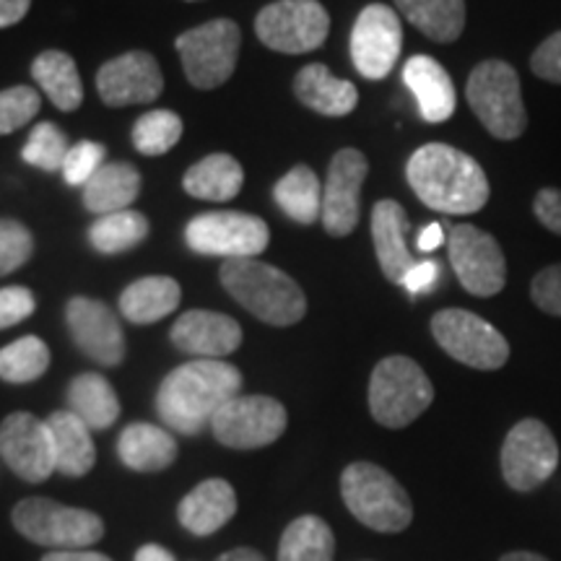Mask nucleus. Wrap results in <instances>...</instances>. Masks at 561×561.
<instances>
[{"instance_id":"obj_1","label":"nucleus","mask_w":561,"mask_h":561,"mask_svg":"<svg viewBox=\"0 0 561 561\" xmlns=\"http://www.w3.org/2000/svg\"><path fill=\"white\" fill-rule=\"evenodd\" d=\"M242 392V375L221 359H195L172 369L159 385L157 411L167 426L195 437L219 409Z\"/></svg>"},{"instance_id":"obj_2","label":"nucleus","mask_w":561,"mask_h":561,"mask_svg":"<svg viewBox=\"0 0 561 561\" xmlns=\"http://www.w3.org/2000/svg\"><path fill=\"white\" fill-rule=\"evenodd\" d=\"M405 180L426 208L450 216L479 214L491 195L479 161L447 144H426L413 151Z\"/></svg>"},{"instance_id":"obj_3","label":"nucleus","mask_w":561,"mask_h":561,"mask_svg":"<svg viewBox=\"0 0 561 561\" xmlns=\"http://www.w3.org/2000/svg\"><path fill=\"white\" fill-rule=\"evenodd\" d=\"M219 278L231 299L268 325L289 328L307 314V297L297 280L257 257L227 261Z\"/></svg>"},{"instance_id":"obj_4","label":"nucleus","mask_w":561,"mask_h":561,"mask_svg":"<svg viewBox=\"0 0 561 561\" xmlns=\"http://www.w3.org/2000/svg\"><path fill=\"white\" fill-rule=\"evenodd\" d=\"M341 496L351 515L377 533H401L413 520L409 491L375 462H351L341 473Z\"/></svg>"},{"instance_id":"obj_5","label":"nucleus","mask_w":561,"mask_h":561,"mask_svg":"<svg viewBox=\"0 0 561 561\" xmlns=\"http://www.w3.org/2000/svg\"><path fill=\"white\" fill-rule=\"evenodd\" d=\"M466 100L473 115L491 136L500 140L520 138L528 128L520 76L504 60H483L471 70L466 83Z\"/></svg>"},{"instance_id":"obj_6","label":"nucleus","mask_w":561,"mask_h":561,"mask_svg":"<svg viewBox=\"0 0 561 561\" xmlns=\"http://www.w3.org/2000/svg\"><path fill=\"white\" fill-rule=\"evenodd\" d=\"M434 403V385L409 356H388L369 377V411L377 424L403 430Z\"/></svg>"},{"instance_id":"obj_7","label":"nucleus","mask_w":561,"mask_h":561,"mask_svg":"<svg viewBox=\"0 0 561 561\" xmlns=\"http://www.w3.org/2000/svg\"><path fill=\"white\" fill-rule=\"evenodd\" d=\"M11 520L26 541L53 551L89 549L104 536V523L96 512L66 507L45 496L21 500L11 512Z\"/></svg>"},{"instance_id":"obj_8","label":"nucleus","mask_w":561,"mask_h":561,"mask_svg":"<svg viewBox=\"0 0 561 561\" xmlns=\"http://www.w3.org/2000/svg\"><path fill=\"white\" fill-rule=\"evenodd\" d=\"M174 47L180 53L187 81L195 89H219L234 73L242 47V32L231 19H214L180 34Z\"/></svg>"},{"instance_id":"obj_9","label":"nucleus","mask_w":561,"mask_h":561,"mask_svg":"<svg viewBox=\"0 0 561 561\" xmlns=\"http://www.w3.org/2000/svg\"><path fill=\"white\" fill-rule=\"evenodd\" d=\"M432 335L447 356L466 367L494 371L510 359V343L491 322L468 310H439L432 318Z\"/></svg>"},{"instance_id":"obj_10","label":"nucleus","mask_w":561,"mask_h":561,"mask_svg":"<svg viewBox=\"0 0 561 561\" xmlns=\"http://www.w3.org/2000/svg\"><path fill=\"white\" fill-rule=\"evenodd\" d=\"M331 32V16L318 0H276L255 19V34L271 50L301 55L318 50Z\"/></svg>"},{"instance_id":"obj_11","label":"nucleus","mask_w":561,"mask_h":561,"mask_svg":"<svg viewBox=\"0 0 561 561\" xmlns=\"http://www.w3.org/2000/svg\"><path fill=\"white\" fill-rule=\"evenodd\" d=\"M185 242L193 252L201 255L227 257V261H242V257H257L268 250L271 231L268 224L257 216L237 214V210H216V214H201L185 227Z\"/></svg>"},{"instance_id":"obj_12","label":"nucleus","mask_w":561,"mask_h":561,"mask_svg":"<svg viewBox=\"0 0 561 561\" xmlns=\"http://www.w3.org/2000/svg\"><path fill=\"white\" fill-rule=\"evenodd\" d=\"M559 468V445L543 421L523 419L502 445V476L510 489L528 494L543 486Z\"/></svg>"},{"instance_id":"obj_13","label":"nucleus","mask_w":561,"mask_h":561,"mask_svg":"<svg viewBox=\"0 0 561 561\" xmlns=\"http://www.w3.org/2000/svg\"><path fill=\"white\" fill-rule=\"evenodd\" d=\"M289 424V413L271 396H237L219 409L210 432L231 450H257L273 445Z\"/></svg>"},{"instance_id":"obj_14","label":"nucleus","mask_w":561,"mask_h":561,"mask_svg":"<svg viewBox=\"0 0 561 561\" xmlns=\"http://www.w3.org/2000/svg\"><path fill=\"white\" fill-rule=\"evenodd\" d=\"M447 252L460 286L473 297H496L507 284V261L489 231L458 224L447 234Z\"/></svg>"},{"instance_id":"obj_15","label":"nucleus","mask_w":561,"mask_h":561,"mask_svg":"<svg viewBox=\"0 0 561 561\" xmlns=\"http://www.w3.org/2000/svg\"><path fill=\"white\" fill-rule=\"evenodd\" d=\"M0 458L21 481L42 483L58 471L55 445L47 421L16 411L0 424Z\"/></svg>"},{"instance_id":"obj_16","label":"nucleus","mask_w":561,"mask_h":561,"mask_svg":"<svg viewBox=\"0 0 561 561\" xmlns=\"http://www.w3.org/2000/svg\"><path fill=\"white\" fill-rule=\"evenodd\" d=\"M403 47L398 13L382 3H371L359 13L351 32V60L364 79L380 81L396 68Z\"/></svg>"},{"instance_id":"obj_17","label":"nucleus","mask_w":561,"mask_h":561,"mask_svg":"<svg viewBox=\"0 0 561 561\" xmlns=\"http://www.w3.org/2000/svg\"><path fill=\"white\" fill-rule=\"evenodd\" d=\"M369 174V161L359 149H341L328 167L322 187V227L331 237H348L359 224V195Z\"/></svg>"},{"instance_id":"obj_18","label":"nucleus","mask_w":561,"mask_h":561,"mask_svg":"<svg viewBox=\"0 0 561 561\" xmlns=\"http://www.w3.org/2000/svg\"><path fill=\"white\" fill-rule=\"evenodd\" d=\"M70 339L100 367H121L125 359V333L117 314L100 299L73 297L66 307Z\"/></svg>"},{"instance_id":"obj_19","label":"nucleus","mask_w":561,"mask_h":561,"mask_svg":"<svg viewBox=\"0 0 561 561\" xmlns=\"http://www.w3.org/2000/svg\"><path fill=\"white\" fill-rule=\"evenodd\" d=\"M164 89V76L151 53L136 50L107 60L96 73V91L107 107L149 104Z\"/></svg>"},{"instance_id":"obj_20","label":"nucleus","mask_w":561,"mask_h":561,"mask_svg":"<svg viewBox=\"0 0 561 561\" xmlns=\"http://www.w3.org/2000/svg\"><path fill=\"white\" fill-rule=\"evenodd\" d=\"M170 339L182 354H191L195 359H224L242 346V325L229 314L191 310L180 314Z\"/></svg>"},{"instance_id":"obj_21","label":"nucleus","mask_w":561,"mask_h":561,"mask_svg":"<svg viewBox=\"0 0 561 561\" xmlns=\"http://www.w3.org/2000/svg\"><path fill=\"white\" fill-rule=\"evenodd\" d=\"M409 214L398 201H377L371 208V240H375L377 263H380L382 276L390 284L403 286L409 273L421 261L409 250Z\"/></svg>"},{"instance_id":"obj_22","label":"nucleus","mask_w":561,"mask_h":561,"mask_svg":"<svg viewBox=\"0 0 561 561\" xmlns=\"http://www.w3.org/2000/svg\"><path fill=\"white\" fill-rule=\"evenodd\" d=\"M403 81L416 96L419 112L426 123H445L455 115L458 100L450 73L430 55H413L403 68Z\"/></svg>"},{"instance_id":"obj_23","label":"nucleus","mask_w":561,"mask_h":561,"mask_svg":"<svg viewBox=\"0 0 561 561\" xmlns=\"http://www.w3.org/2000/svg\"><path fill=\"white\" fill-rule=\"evenodd\" d=\"M237 515V494L229 481L208 479L180 502V525L193 536L206 538L221 530Z\"/></svg>"},{"instance_id":"obj_24","label":"nucleus","mask_w":561,"mask_h":561,"mask_svg":"<svg viewBox=\"0 0 561 561\" xmlns=\"http://www.w3.org/2000/svg\"><path fill=\"white\" fill-rule=\"evenodd\" d=\"M294 94L312 112L325 117H346L359 104V91L351 81L335 79L322 62H310L294 79Z\"/></svg>"},{"instance_id":"obj_25","label":"nucleus","mask_w":561,"mask_h":561,"mask_svg":"<svg viewBox=\"0 0 561 561\" xmlns=\"http://www.w3.org/2000/svg\"><path fill=\"white\" fill-rule=\"evenodd\" d=\"M117 455L130 471L159 473L178 460V442L161 426L128 424L117 439Z\"/></svg>"},{"instance_id":"obj_26","label":"nucleus","mask_w":561,"mask_h":561,"mask_svg":"<svg viewBox=\"0 0 561 561\" xmlns=\"http://www.w3.org/2000/svg\"><path fill=\"white\" fill-rule=\"evenodd\" d=\"M53 445H55V468L70 479L87 476L96 462L94 439L91 430L73 411H55L47 416Z\"/></svg>"},{"instance_id":"obj_27","label":"nucleus","mask_w":561,"mask_h":561,"mask_svg":"<svg viewBox=\"0 0 561 561\" xmlns=\"http://www.w3.org/2000/svg\"><path fill=\"white\" fill-rule=\"evenodd\" d=\"M182 289L170 276H146L133 280L121 294V312L133 325H151L180 307Z\"/></svg>"},{"instance_id":"obj_28","label":"nucleus","mask_w":561,"mask_h":561,"mask_svg":"<svg viewBox=\"0 0 561 561\" xmlns=\"http://www.w3.org/2000/svg\"><path fill=\"white\" fill-rule=\"evenodd\" d=\"M140 193V174L133 164L112 161L83 185V206L96 216H110L128 210Z\"/></svg>"},{"instance_id":"obj_29","label":"nucleus","mask_w":561,"mask_h":561,"mask_svg":"<svg viewBox=\"0 0 561 561\" xmlns=\"http://www.w3.org/2000/svg\"><path fill=\"white\" fill-rule=\"evenodd\" d=\"M244 185L242 164L229 153H210L185 172L182 187L198 201L224 203L237 198Z\"/></svg>"},{"instance_id":"obj_30","label":"nucleus","mask_w":561,"mask_h":561,"mask_svg":"<svg viewBox=\"0 0 561 561\" xmlns=\"http://www.w3.org/2000/svg\"><path fill=\"white\" fill-rule=\"evenodd\" d=\"M68 405L91 432H104L121 419V401L107 377L83 371L68 385Z\"/></svg>"},{"instance_id":"obj_31","label":"nucleus","mask_w":561,"mask_h":561,"mask_svg":"<svg viewBox=\"0 0 561 561\" xmlns=\"http://www.w3.org/2000/svg\"><path fill=\"white\" fill-rule=\"evenodd\" d=\"M398 11L432 42L450 45L466 30V0H396Z\"/></svg>"},{"instance_id":"obj_32","label":"nucleus","mask_w":561,"mask_h":561,"mask_svg":"<svg viewBox=\"0 0 561 561\" xmlns=\"http://www.w3.org/2000/svg\"><path fill=\"white\" fill-rule=\"evenodd\" d=\"M32 76L45 96L62 112H73L83 102L79 68L68 53L47 50L32 62Z\"/></svg>"},{"instance_id":"obj_33","label":"nucleus","mask_w":561,"mask_h":561,"mask_svg":"<svg viewBox=\"0 0 561 561\" xmlns=\"http://www.w3.org/2000/svg\"><path fill=\"white\" fill-rule=\"evenodd\" d=\"M273 198H276L278 208L289 216L291 221L310 224L320 221L322 216V185L310 167L299 164L291 172H286L284 178L273 187Z\"/></svg>"},{"instance_id":"obj_34","label":"nucleus","mask_w":561,"mask_h":561,"mask_svg":"<svg viewBox=\"0 0 561 561\" xmlns=\"http://www.w3.org/2000/svg\"><path fill=\"white\" fill-rule=\"evenodd\" d=\"M335 536L322 517H297L284 530L278 543V561H333Z\"/></svg>"},{"instance_id":"obj_35","label":"nucleus","mask_w":561,"mask_h":561,"mask_svg":"<svg viewBox=\"0 0 561 561\" xmlns=\"http://www.w3.org/2000/svg\"><path fill=\"white\" fill-rule=\"evenodd\" d=\"M146 237H149V219L130 208L100 216L89 229L91 248L102 255H121V252L138 248Z\"/></svg>"},{"instance_id":"obj_36","label":"nucleus","mask_w":561,"mask_h":561,"mask_svg":"<svg viewBox=\"0 0 561 561\" xmlns=\"http://www.w3.org/2000/svg\"><path fill=\"white\" fill-rule=\"evenodd\" d=\"M47 367H50V348L37 335H24L0 348V380L3 382H34L45 375Z\"/></svg>"},{"instance_id":"obj_37","label":"nucleus","mask_w":561,"mask_h":561,"mask_svg":"<svg viewBox=\"0 0 561 561\" xmlns=\"http://www.w3.org/2000/svg\"><path fill=\"white\" fill-rule=\"evenodd\" d=\"M182 121L170 110H153L138 117L133 125V146L144 157H161V153L172 151L182 138Z\"/></svg>"},{"instance_id":"obj_38","label":"nucleus","mask_w":561,"mask_h":561,"mask_svg":"<svg viewBox=\"0 0 561 561\" xmlns=\"http://www.w3.org/2000/svg\"><path fill=\"white\" fill-rule=\"evenodd\" d=\"M68 151V138L58 125L37 123L30 133V138H26L24 149H21V159L42 172H62Z\"/></svg>"},{"instance_id":"obj_39","label":"nucleus","mask_w":561,"mask_h":561,"mask_svg":"<svg viewBox=\"0 0 561 561\" xmlns=\"http://www.w3.org/2000/svg\"><path fill=\"white\" fill-rule=\"evenodd\" d=\"M42 96L32 87H11L0 91V136L30 125L39 115Z\"/></svg>"},{"instance_id":"obj_40","label":"nucleus","mask_w":561,"mask_h":561,"mask_svg":"<svg viewBox=\"0 0 561 561\" xmlns=\"http://www.w3.org/2000/svg\"><path fill=\"white\" fill-rule=\"evenodd\" d=\"M32 252V231L16 219H0V276H9L24 263H30Z\"/></svg>"},{"instance_id":"obj_41","label":"nucleus","mask_w":561,"mask_h":561,"mask_svg":"<svg viewBox=\"0 0 561 561\" xmlns=\"http://www.w3.org/2000/svg\"><path fill=\"white\" fill-rule=\"evenodd\" d=\"M104 146L94 144V140H81V144L70 146L66 164H62V178L68 185H87L96 172L102 170Z\"/></svg>"},{"instance_id":"obj_42","label":"nucleus","mask_w":561,"mask_h":561,"mask_svg":"<svg viewBox=\"0 0 561 561\" xmlns=\"http://www.w3.org/2000/svg\"><path fill=\"white\" fill-rule=\"evenodd\" d=\"M530 299L538 310L561 318V263H553L533 278Z\"/></svg>"},{"instance_id":"obj_43","label":"nucleus","mask_w":561,"mask_h":561,"mask_svg":"<svg viewBox=\"0 0 561 561\" xmlns=\"http://www.w3.org/2000/svg\"><path fill=\"white\" fill-rule=\"evenodd\" d=\"M37 310V299L24 286H5L0 289V331L19 325L26 318H32Z\"/></svg>"},{"instance_id":"obj_44","label":"nucleus","mask_w":561,"mask_h":561,"mask_svg":"<svg viewBox=\"0 0 561 561\" xmlns=\"http://www.w3.org/2000/svg\"><path fill=\"white\" fill-rule=\"evenodd\" d=\"M530 70L541 81L561 87V32L551 34L549 39L538 45V50L530 58Z\"/></svg>"},{"instance_id":"obj_45","label":"nucleus","mask_w":561,"mask_h":561,"mask_svg":"<svg viewBox=\"0 0 561 561\" xmlns=\"http://www.w3.org/2000/svg\"><path fill=\"white\" fill-rule=\"evenodd\" d=\"M533 214L546 229L561 237V191L559 187H543L533 198Z\"/></svg>"},{"instance_id":"obj_46","label":"nucleus","mask_w":561,"mask_h":561,"mask_svg":"<svg viewBox=\"0 0 561 561\" xmlns=\"http://www.w3.org/2000/svg\"><path fill=\"white\" fill-rule=\"evenodd\" d=\"M437 278H439L437 261H421L416 268L409 273V278L403 280V286L411 294H424V291H430L434 284H437Z\"/></svg>"},{"instance_id":"obj_47","label":"nucleus","mask_w":561,"mask_h":561,"mask_svg":"<svg viewBox=\"0 0 561 561\" xmlns=\"http://www.w3.org/2000/svg\"><path fill=\"white\" fill-rule=\"evenodd\" d=\"M32 9V0H0V30L19 24Z\"/></svg>"},{"instance_id":"obj_48","label":"nucleus","mask_w":561,"mask_h":561,"mask_svg":"<svg viewBox=\"0 0 561 561\" xmlns=\"http://www.w3.org/2000/svg\"><path fill=\"white\" fill-rule=\"evenodd\" d=\"M42 561H112V559L96 551L76 549V551H50L47 557H42Z\"/></svg>"},{"instance_id":"obj_49","label":"nucleus","mask_w":561,"mask_h":561,"mask_svg":"<svg viewBox=\"0 0 561 561\" xmlns=\"http://www.w3.org/2000/svg\"><path fill=\"white\" fill-rule=\"evenodd\" d=\"M442 242H445V229H442L439 224H430L426 229H421L416 248L421 252H432V250H437Z\"/></svg>"},{"instance_id":"obj_50","label":"nucleus","mask_w":561,"mask_h":561,"mask_svg":"<svg viewBox=\"0 0 561 561\" xmlns=\"http://www.w3.org/2000/svg\"><path fill=\"white\" fill-rule=\"evenodd\" d=\"M136 561H174V557H172V551L164 549V546L146 543L138 549Z\"/></svg>"},{"instance_id":"obj_51","label":"nucleus","mask_w":561,"mask_h":561,"mask_svg":"<svg viewBox=\"0 0 561 561\" xmlns=\"http://www.w3.org/2000/svg\"><path fill=\"white\" fill-rule=\"evenodd\" d=\"M216 561H265V559H263V553L255 549H234V551L221 553Z\"/></svg>"},{"instance_id":"obj_52","label":"nucleus","mask_w":561,"mask_h":561,"mask_svg":"<svg viewBox=\"0 0 561 561\" xmlns=\"http://www.w3.org/2000/svg\"><path fill=\"white\" fill-rule=\"evenodd\" d=\"M500 561H549L541 553H533V551H510L504 553Z\"/></svg>"}]
</instances>
